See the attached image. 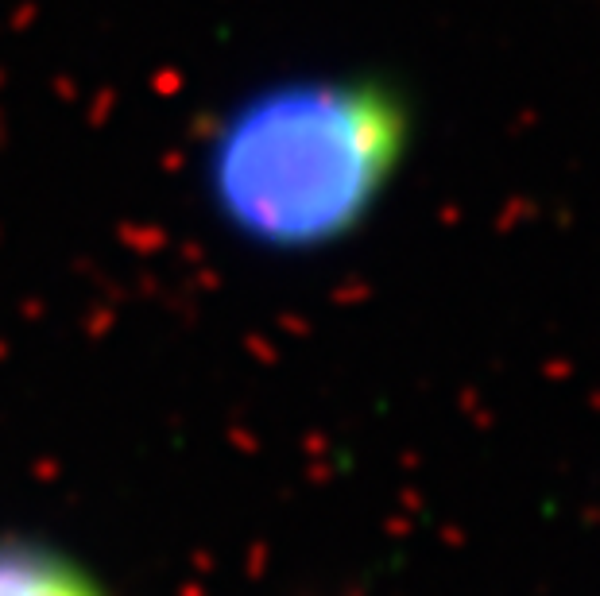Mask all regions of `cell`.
Returning <instances> with one entry per match:
<instances>
[{
  "instance_id": "cell-1",
  "label": "cell",
  "mask_w": 600,
  "mask_h": 596,
  "mask_svg": "<svg viewBox=\"0 0 600 596\" xmlns=\"http://www.w3.org/2000/svg\"><path fill=\"white\" fill-rule=\"evenodd\" d=\"M411 144V113L376 78H299L248 97L206 151L217 217L271 252H314L380 206Z\"/></svg>"
},
{
  "instance_id": "cell-2",
  "label": "cell",
  "mask_w": 600,
  "mask_h": 596,
  "mask_svg": "<svg viewBox=\"0 0 600 596\" xmlns=\"http://www.w3.org/2000/svg\"><path fill=\"white\" fill-rule=\"evenodd\" d=\"M0 596H101V589L47 546L0 542Z\"/></svg>"
}]
</instances>
